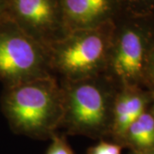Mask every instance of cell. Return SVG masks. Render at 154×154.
<instances>
[{"label":"cell","mask_w":154,"mask_h":154,"mask_svg":"<svg viewBox=\"0 0 154 154\" xmlns=\"http://www.w3.org/2000/svg\"><path fill=\"white\" fill-rule=\"evenodd\" d=\"M1 108L13 132L35 140H48L61 128L63 99L53 75L5 87Z\"/></svg>","instance_id":"1"},{"label":"cell","mask_w":154,"mask_h":154,"mask_svg":"<svg viewBox=\"0 0 154 154\" xmlns=\"http://www.w3.org/2000/svg\"><path fill=\"white\" fill-rule=\"evenodd\" d=\"M67 134L102 140L110 136L112 111L119 86L107 74L86 79L61 80Z\"/></svg>","instance_id":"2"},{"label":"cell","mask_w":154,"mask_h":154,"mask_svg":"<svg viewBox=\"0 0 154 154\" xmlns=\"http://www.w3.org/2000/svg\"><path fill=\"white\" fill-rule=\"evenodd\" d=\"M115 22L70 30L47 49L50 71L75 81L106 74Z\"/></svg>","instance_id":"3"},{"label":"cell","mask_w":154,"mask_h":154,"mask_svg":"<svg viewBox=\"0 0 154 154\" xmlns=\"http://www.w3.org/2000/svg\"><path fill=\"white\" fill-rule=\"evenodd\" d=\"M51 75L46 49L7 15L0 19V81L10 87Z\"/></svg>","instance_id":"4"},{"label":"cell","mask_w":154,"mask_h":154,"mask_svg":"<svg viewBox=\"0 0 154 154\" xmlns=\"http://www.w3.org/2000/svg\"><path fill=\"white\" fill-rule=\"evenodd\" d=\"M153 47L148 33L138 25L115 26L106 74L119 87L146 82V69Z\"/></svg>","instance_id":"5"},{"label":"cell","mask_w":154,"mask_h":154,"mask_svg":"<svg viewBox=\"0 0 154 154\" xmlns=\"http://www.w3.org/2000/svg\"><path fill=\"white\" fill-rule=\"evenodd\" d=\"M5 14L46 51L69 32L60 0H5Z\"/></svg>","instance_id":"6"},{"label":"cell","mask_w":154,"mask_h":154,"mask_svg":"<svg viewBox=\"0 0 154 154\" xmlns=\"http://www.w3.org/2000/svg\"><path fill=\"white\" fill-rule=\"evenodd\" d=\"M60 4L69 31L114 22L116 0H60Z\"/></svg>","instance_id":"7"},{"label":"cell","mask_w":154,"mask_h":154,"mask_svg":"<svg viewBox=\"0 0 154 154\" xmlns=\"http://www.w3.org/2000/svg\"><path fill=\"white\" fill-rule=\"evenodd\" d=\"M148 95L139 89V86L119 87L116 95L110 137L121 144L128 127L146 111Z\"/></svg>","instance_id":"8"},{"label":"cell","mask_w":154,"mask_h":154,"mask_svg":"<svg viewBox=\"0 0 154 154\" xmlns=\"http://www.w3.org/2000/svg\"><path fill=\"white\" fill-rule=\"evenodd\" d=\"M121 145L131 151L154 149V117L151 112L145 111L128 127Z\"/></svg>","instance_id":"9"},{"label":"cell","mask_w":154,"mask_h":154,"mask_svg":"<svg viewBox=\"0 0 154 154\" xmlns=\"http://www.w3.org/2000/svg\"><path fill=\"white\" fill-rule=\"evenodd\" d=\"M50 140L51 143L45 154H75L68 142L65 134H60L57 132Z\"/></svg>","instance_id":"10"},{"label":"cell","mask_w":154,"mask_h":154,"mask_svg":"<svg viewBox=\"0 0 154 154\" xmlns=\"http://www.w3.org/2000/svg\"><path fill=\"white\" fill-rule=\"evenodd\" d=\"M122 146L116 141L99 140L97 144L87 149L86 154H122Z\"/></svg>","instance_id":"11"},{"label":"cell","mask_w":154,"mask_h":154,"mask_svg":"<svg viewBox=\"0 0 154 154\" xmlns=\"http://www.w3.org/2000/svg\"><path fill=\"white\" fill-rule=\"evenodd\" d=\"M146 82L154 85V45L150 52L146 69Z\"/></svg>","instance_id":"12"},{"label":"cell","mask_w":154,"mask_h":154,"mask_svg":"<svg viewBox=\"0 0 154 154\" xmlns=\"http://www.w3.org/2000/svg\"><path fill=\"white\" fill-rule=\"evenodd\" d=\"M5 15V0H0V19Z\"/></svg>","instance_id":"13"},{"label":"cell","mask_w":154,"mask_h":154,"mask_svg":"<svg viewBox=\"0 0 154 154\" xmlns=\"http://www.w3.org/2000/svg\"><path fill=\"white\" fill-rule=\"evenodd\" d=\"M129 154H154V149L147 151H131Z\"/></svg>","instance_id":"14"},{"label":"cell","mask_w":154,"mask_h":154,"mask_svg":"<svg viewBox=\"0 0 154 154\" xmlns=\"http://www.w3.org/2000/svg\"><path fill=\"white\" fill-rule=\"evenodd\" d=\"M153 0H129V2L131 4H137V5H140V4H143V5H147L149 3L152 2Z\"/></svg>","instance_id":"15"},{"label":"cell","mask_w":154,"mask_h":154,"mask_svg":"<svg viewBox=\"0 0 154 154\" xmlns=\"http://www.w3.org/2000/svg\"><path fill=\"white\" fill-rule=\"evenodd\" d=\"M151 114L153 116V117H154V101H153V105H152V112H151Z\"/></svg>","instance_id":"16"}]
</instances>
